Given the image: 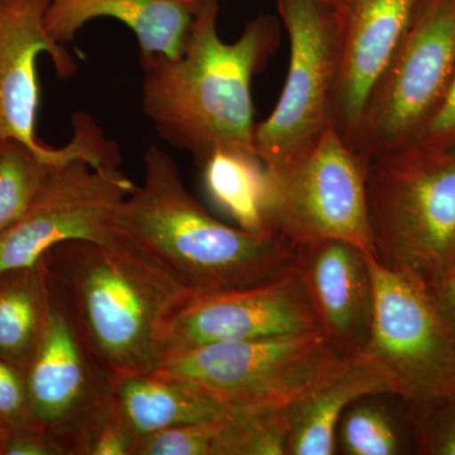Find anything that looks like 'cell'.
<instances>
[{
    "mask_svg": "<svg viewBox=\"0 0 455 455\" xmlns=\"http://www.w3.org/2000/svg\"><path fill=\"white\" fill-rule=\"evenodd\" d=\"M451 274H454V275H455V269H454V271H453V272H451Z\"/></svg>",
    "mask_w": 455,
    "mask_h": 455,
    "instance_id": "1f68e13d",
    "label": "cell"
},
{
    "mask_svg": "<svg viewBox=\"0 0 455 455\" xmlns=\"http://www.w3.org/2000/svg\"><path fill=\"white\" fill-rule=\"evenodd\" d=\"M434 290L442 301L443 307L448 311L449 315L455 323V275L449 274L447 276L431 281Z\"/></svg>",
    "mask_w": 455,
    "mask_h": 455,
    "instance_id": "f1b7e54d",
    "label": "cell"
},
{
    "mask_svg": "<svg viewBox=\"0 0 455 455\" xmlns=\"http://www.w3.org/2000/svg\"><path fill=\"white\" fill-rule=\"evenodd\" d=\"M218 14L220 0H205L178 57L140 52L143 113L164 142L197 164L218 149L257 155L251 86L280 41L277 20L259 16L238 40L224 42Z\"/></svg>",
    "mask_w": 455,
    "mask_h": 455,
    "instance_id": "6da1fadb",
    "label": "cell"
},
{
    "mask_svg": "<svg viewBox=\"0 0 455 455\" xmlns=\"http://www.w3.org/2000/svg\"><path fill=\"white\" fill-rule=\"evenodd\" d=\"M296 269L323 333L346 357H357L372 326L374 290L367 253L347 242H322L296 251Z\"/></svg>",
    "mask_w": 455,
    "mask_h": 455,
    "instance_id": "9a60e30c",
    "label": "cell"
},
{
    "mask_svg": "<svg viewBox=\"0 0 455 455\" xmlns=\"http://www.w3.org/2000/svg\"><path fill=\"white\" fill-rule=\"evenodd\" d=\"M26 372L35 427L59 455H82L89 434L113 405L114 379L52 291L49 322Z\"/></svg>",
    "mask_w": 455,
    "mask_h": 455,
    "instance_id": "8fae6325",
    "label": "cell"
},
{
    "mask_svg": "<svg viewBox=\"0 0 455 455\" xmlns=\"http://www.w3.org/2000/svg\"><path fill=\"white\" fill-rule=\"evenodd\" d=\"M317 2L324 3V4L329 5V7H333L335 0H317Z\"/></svg>",
    "mask_w": 455,
    "mask_h": 455,
    "instance_id": "4dcf8cb0",
    "label": "cell"
},
{
    "mask_svg": "<svg viewBox=\"0 0 455 455\" xmlns=\"http://www.w3.org/2000/svg\"><path fill=\"white\" fill-rule=\"evenodd\" d=\"M420 0H335L339 82L334 127L350 146L362 113Z\"/></svg>",
    "mask_w": 455,
    "mask_h": 455,
    "instance_id": "4fadbf2b",
    "label": "cell"
},
{
    "mask_svg": "<svg viewBox=\"0 0 455 455\" xmlns=\"http://www.w3.org/2000/svg\"><path fill=\"white\" fill-rule=\"evenodd\" d=\"M118 227L194 292L251 286L295 267L296 251L276 236L214 220L188 193L175 160L155 145Z\"/></svg>",
    "mask_w": 455,
    "mask_h": 455,
    "instance_id": "3957f363",
    "label": "cell"
},
{
    "mask_svg": "<svg viewBox=\"0 0 455 455\" xmlns=\"http://www.w3.org/2000/svg\"><path fill=\"white\" fill-rule=\"evenodd\" d=\"M217 421L140 436L133 455H212Z\"/></svg>",
    "mask_w": 455,
    "mask_h": 455,
    "instance_id": "cb8c5ba5",
    "label": "cell"
},
{
    "mask_svg": "<svg viewBox=\"0 0 455 455\" xmlns=\"http://www.w3.org/2000/svg\"><path fill=\"white\" fill-rule=\"evenodd\" d=\"M51 290L40 259L0 275V357L27 371L49 322Z\"/></svg>",
    "mask_w": 455,
    "mask_h": 455,
    "instance_id": "d6986e66",
    "label": "cell"
},
{
    "mask_svg": "<svg viewBox=\"0 0 455 455\" xmlns=\"http://www.w3.org/2000/svg\"><path fill=\"white\" fill-rule=\"evenodd\" d=\"M113 403L139 439L173 427L212 423L229 412L223 401L196 383L158 372L114 379Z\"/></svg>",
    "mask_w": 455,
    "mask_h": 455,
    "instance_id": "ac0fdd59",
    "label": "cell"
},
{
    "mask_svg": "<svg viewBox=\"0 0 455 455\" xmlns=\"http://www.w3.org/2000/svg\"><path fill=\"white\" fill-rule=\"evenodd\" d=\"M4 455H59V451L44 431L13 429L5 442Z\"/></svg>",
    "mask_w": 455,
    "mask_h": 455,
    "instance_id": "83f0119b",
    "label": "cell"
},
{
    "mask_svg": "<svg viewBox=\"0 0 455 455\" xmlns=\"http://www.w3.org/2000/svg\"><path fill=\"white\" fill-rule=\"evenodd\" d=\"M0 142H2V139H0Z\"/></svg>",
    "mask_w": 455,
    "mask_h": 455,
    "instance_id": "d6a6232c",
    "label": "cell"
},
{
    "mask_svg": "<svg viewBox=\"0 0 455 455\" xmlns=\"http://www.w3.org/2000/svg\"><path fill=\"white\" fill-rule=\"evenodd\" d=\"M383 395H366L353 401L337 427V454L403 455L414 453L403 403L395 409Z\"/></svg>",
    "mask_w": 455,
    "mask_h": 455,
    "instance_id": "44dd1931",
    "label": "cell"
},
{
    "mask_svg": "<svg viewBox=\"0 0 455 455\" xmlns=\"http://www.w3.org/2000/svg\"><path fill=\"white\" fill-rule=\"evenodd\" d=\"M0 420L13 429H36L29 409L27 372L0 357Z\"/></svg>",
    "mask_w": 455,
    "mask_h": 455,
    "instance_id": "d4e9b609",
    "label": "cell"
},
{
    "mask_svg": "<svg viewBox=\"0 0 455 455\" xmlns=\"http://www.w3.org/2000/svg\"><path fill=\"white\" fill-rule=\"evenodd\" d=\"M374 259L435 281L455 269V145L409 143L367 161Z\"/></svg>",
    "mask_w": 455,
    "mask_h": 455,
    "instance_id": "277c9868",
    "label": "cell"
},
{
    "mask_svg": "<svg viewBox=\"0 0 455 455\" xmlns=\"http://www.w3.org/2000/svg\"><path fill=\"white\" fill-rule=\"evenodd\" d=\"M205 0H51L46 27L60 44L98 18L124 23L136 36L140 52L181 55L194 20Z\"/></svg>",
    "mask_w": 455,
    "mask_h": 455,
    "instance_id": "2e32d148",
    "label": "cell"
},
{
    "mask_svg": "<svg viewBox=\"0 0 455 455\" xmlns=\"http://www.w3.org/2000/svg\"><path fill=\"white\" fill-rule=\"evenodd\" d=\"M51 0H0V139L16 140L44 152L36 139L40 104L38 56L52 60L60 77L73 76L77 62L46 27Z\"/></svg>",
    "mask_w": 455,
    "mask_h": 455,
    "instance_id": "5bb4252c",
    "label": "cell"
},
{
    "mask_svg": "<svg viewBox=\"0 0 455 455\" xmlns=\"http://www.w3.org/2000/svg\"><path fill=\"white\" fill-rule=\"evenodd\" d=\"M366 164L333 125L301 154L265 167L266 232L295 251L341 241L374 256Z\"/></svg>",
    "mask_w": 455,
    "mask_h": 455,
    "instance_id": "5b68a950",
    "label": "cell"
},
{
    "mask_svg": "<svg viewBox=\"0 0 455 455\" xmlns=\"http://www.w3.org/2000/svg\"><path fill=\"white\" fill-rule=\"evenodd\" d=\"M455 68V0H420L362 113L350 147L364 161L409 145L439 106Z\"/></svg>",
    "mask_w": 455,
    "mask_h": 455,
    "instance_id": "ba28073f",
    "label": "cell"
},
{
    "mask_svg": "<svg viewBox=\"0 0 455 455\" xmlns=\"http://www.w3.org/2000/svg\"><path fill=\"white\" fill-rule=\"evenodd\" d=\"M11 427L0 420V455H4L5 442H7Z\"/></svg>",
    "mask_w": 455,
    "mask_h": 455,
    "instance_id": "f546056e",
    "label": "cell"
},
{
    "mask_svg": "<svg viewBox=\"0 0 455 455\" xmlns=\"http://www.w3.org/2000/svg\"><path fill=\"white\" fill-rule=\"evenodd\" d=\"M290 65L277 106L254 127V149L274 167L313 146L334 125L339 44L333 9L317 0H278Z\"/></svg>",
    "mask_w": 455,
    "mask_h": 455,
    "instance_id": "9c48e42d",
    "label": "cell"
},
{
    "mask_svg": "<svg viewBox=\"0 0 455 455\" xmlns=\"http://www.w3.org/2000/svg\"><path fill=\"white\" fill-rule=\"evenodd\" d=\"M136 188L119 167L95 166L85 158L51 164L28 211L0 235V275L33 267L62 242L112 238Z\"/></svg>",
    "mask_w": 455,
    "mask_h": 455,
    "instance_id": "30bf717a",
    "label": "cell"
},
{
    "mask_svg": "<svg viewBox=\"0 0 455 455\" xmlns=\"http://www.w3.org/2000/svg\"><path fill=\"white\" fill-rule=\"evenodd\" d=\"M403 403L414 453L455 455V396L420 398Z\"/></svg>",
    "mask_w": 455,
    "mask_h": 455,
    "instance_id": "603a6c76",
    "label": "cell"
},
{
    "mask_svg": "<svg viewBox=\"0 0 455 455\" xmlns=\"http://www.w3.org/2000/svg\"><path fill=\"white\" fill-rule=\"evenodd\" d=\"M310 333L323 329L295 263L263 283L191 293L164 326L161 363L206 344Z\"/></svg>",
    "mask_w": 455,
    "mask_h": 455,
    "instance_id": "7c38bea8",
    "label": "cell"
},
{
    "mask_svg": "<svg viewBox=\"0 0 455 455\" xmlns=\"http://www.w3.org/2000/svg\"><path fill=\"white\" fill-rule=\"evenodd\" d=\"M212 455H289L283 407H236L217 421Z\"/></svg>",
    "mask_w": 455,
    "mask_h": 455,
    "instance_id": "7402d4cb",
    "label": "cell"
},
{
    "mask_svg": "<svg viewBox=\"0 0 455 455\" xmlns=\"http://www.w3.org/2000/svg\"><path fill=\"white\" fill-rule=\"evenodd\" d=\"M348 358L324 333H310L206 344L164 359L155 372L196 383L229 409L284 407Z\"/></svg>",
    "mask_w": 455,
    "mask_h": 455,
    "instance_id": "52a82bcc",
    "label": "cell"
},
{
    "mask_svg": "<svg viewBox=\"0 0 455 455\" xmlns=\"http://www.w3.org/2000/svg\"><path fill=\"white\" fill-rule=\"evenodd\" d=\"M212 202L248 232L265 228L266 173L259 156L241 149H218L199 164Z\"/></svg>",
    "mask_w": 455,
    "mask_h": 455,
    "instance_id": "ffe728a7",
    "label": "cell"
},
{
    "mask_svg": "<svg viewBox=\"0 0 455 455\" xmlns=\"http://www.w3.org/2000/svg\"><path fill=\"white\" fill-rule=\"evenodd\" d=\"M377 394L392 395L387 379L366 359H347L328 379L283 407L289 455L337 454L341 415L353 401Z\"/></svg>",
    "mask_w": 455,
    "mask_h": 455,
    "instance_id": "e0dca14e",
    "label": "cell"
},
{
    "mask_svg": "<svg viewBox=\"0 0 455 455\" xmlns=\"http://www.w3.org/2000/svg\"><path fill=\"white\" fill-rule=\"evenodd\" d=\"M139 436L116 411L114 403L92 430L82 455H133Z\"/></svg>",
    "mask_w": 455,
    "mask_h": 455,
    "instance_id": "484cf974",
    "label": "cell"
},
{
    "mask_svg": "<svg viewBox=\"0 0 455 455\" xmlns=\"http://www.w3.org/2000/svg\"><path fill=\"white\" fill-rule=\"evenodd\" d=\"M411 143L430 146L455 145V68L435 112Z\"/></svg>",
    "mask_w": 455,
    "mask_h": 455,
    "instance_id": "4316f807",
    "label": "cell"
},
{
    "mask_svg": "<svg viewBox=\"0 0 455 455\" xmlns=\"http://www.w3.org/2000/svg\"><path fill=\"white\" fill-rule=\"evenodd\" d=\"M41 260L106 372L116 379L160 367L164 326L193 290L121 230L104 242H62Z\"/></svg>",
    "mask_w": 455,
    "mask_h": 455,
    "instance_id": "7a4b0ae2",
    "label": "cell"
},
{
    "mask_svg": "<svg viewBox=\"0 0 455 455\" xmlns=\"http://www.w3.org/2000/svg\"><path fill=\"white\" fill-rule=\"evenodd\" d=\"M374 302L366 359L403 401L455 396V323L433 283L367 253Z\"/></svg>",
    "mask_w": 455,
    "mask_h": 455,
    "instance_id": "8992f818",
    "label": "cell"
}]
</instances>
